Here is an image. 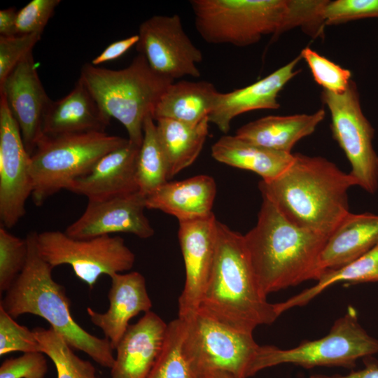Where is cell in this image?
Segmentation results:
<instances>
[{"instance_id": "obj_30", "label": "cell", "mask_w": 378, "mask_h": 378, "mask_svg": "<svg viewBox=\"0 0 378 378\" xmlns=\"http://www.w3.org/2000/svg\"><path fill=\"white\" fill-rule=\"evenodd\" d=\"M42 352L54 363L57 378H99L89 360L78 356L61 335L51 327L33 329Z\"/></svg>"}, {"instance_id": "obj_24", "label": "cell", "mask_w": 378, "mask_h": 378, "mask_svg": "<svg viewBox=\"0 0 378 378\" xmlns=\"http://www.w3.org/2000/svg\"><path fill=\"white\" fill-rule=\"evenodd\" d=\"M325 115L323 108L312 114L268 115L241 126L235 136L266 148L291 153L295 144L312 134Z\"/></svg>"}, {"instance_id": "obj_15", "label": "cell", "mask_w": 378, "mask_h": 378, "mask_svg": "<svg viewBox=\"0 0 378 378\" xmlns=\"http://www.w3.org/2000/svg\"><path fill=\"white\" fill-rule=\"evenodd\" d=\"M146 196L140 191L101 201H88L82 215L64 232L70 237L85 239L129 233L141 239L155 232L145 215Z\"/></svg>"}, {"instance_id": "obj_42", "label": "cell", "mask_w": 378, "mask_h": 378, "mask_svg": "<svg viewBox=\"0 0 378 378\" xmlns=\"http://www.w3.org/2000/svg\"><path fill=\"white\" fill-rule=\"evenodd\" d=\"M209 378H234L230 374L223 371H216L213 372Z\"/></svg>"}, {"instance_id": "obj_2", "label": "cell", "mask_w": 378, "mask_h": 378, "mask_svg": "<svg viewBox=\"0 0 378 378\" xmlns=\"http://www.w3.org/2000/svg\"><path fill=\"white\" fill-rule=\"evenodd\" d=\"M328 237L290 222L262 197L255 225L244 235L258 284L265 295L323 274L321 252Z\"/></svg>"}, {"instance_id": "obj_35", "label": "cell", "mask_w": 378, "mask_h": 378, "mask_svg": "<svg viewBox=\"0 0 378 378\" xmlns=\"http://www.w3.org/2000/svg\"><path fill=\"white\" fill-rule=\"evenodd\" d=\"M322 15L326 25L363 18H378V0L327 1Z\"/></svg>"}, {"instance_id": "obj_17", "label": "cell", "mask_w": 378, "mask_h": 378, "mask_svg": "<svg viewBox=\"0 0 378 378\" xmlns=\"http://www.w3.org/2000/svg\"><path fill=\"white\" fill-rule=\"evenodd\" d=\"M141 146L131 141L101 158L85 175L74 180L67 190L101 201L139 191L136 163Z\"/></svg>"}, {"instance_id": "obj_43", "label": "cell", "mask_w": 378, "mask_h": 378, "mask_svg": "<svg viewBox=\"0 0 378 378\" xmlns=\"http://www.w3.org/2000/svg\"><path fill=\"white\" fill-rule=\"evenodd\" d=\"M310 378H328V377L327 376H318V375H316V376H312Z\"/></svg>"}, {"instance_id": "obj_41", "label": "cell", "mask_w": 378, "mask_h": 378, "mask_svg": "<svg viewBox=\"0 0 378 378\" xmlns=\"http://www.w3.org/2000/svg\"><path fill=\"white\" fill-rule=\"evenodd\" d=\"M328 378H378V367L368 365L358 371L351 372L346 375H336Z\"/></svg>"}, {"instance_id": "obj_3", "label": "cell", "mask_w": 378, "mask_h": 378, "mask_svg": "<svg viewBox=\"0 0 378 378\" xmlns=\"http://www.w3.org/2000/svg\"><path fill=\"white\" fill-rule=\"evenodd\" d=\"M195 26L211 44L245 47L264 35L276 36L296 27L307 34L321 23L320 0H191Z\"/></svg>"}, {"instance_id": "obj_12", "label": "cell", "mask_w": 378, "mask_h": 378, "mask_svg": "<svg viewBox=\"0 0 378 378\" xmlns=\"http://www.w3.org/2000/svg\"><path fill=\"white\" fill-rule=\"evenodd\" d=\"M138 35L136 50L155 72L174 80L200 78L197 64L203 59L202 52L186 33L178 14L150 17L140 24Z\"/></svg>"}, {"instance_id": "obj_34", "label": "cell", "mask_w": 378, "mask_h": 378, "mask_svg": "<svg viewBox=\"0 0 378 378\" xmlns=\"http://www.w3.org/2000/svg\"><path fill=\"white\" fill-rule=\"evenodd\" d=\"M15 351L42 352V350L34 330L18 323L0 307V356Z\"/></svg>"}, {"instance_id": "obj_1", "label": "cell", "mask_w": 378, "mask_h": 378, "mask_svg": "<svg viewBox=\"0 0 378 378\" xmlns=\"http://www.w3.org/2000/svg\"><path fill=\"white\" fill-rule=\"evenodd\" d=\"M353 186L357 184L349 173L327 159L295 153L283 173L262 180L258 188L290 222L328 238L349 213Z\"/></svg>"}, {"instance_id": "obj_40", "label": "cell", "mask_w": 378, "mask_h": 378, "mask_svg": "<svg viewBox=\"0 0 378 378\" xmlns=\"http://www.w3.org/2000/svg\"><path fill=\"white\" fill-rule=\"evenodd\" d=\"M18 11L15 8H7L0 10V36L16 35V18Z\"/></svg>"}, {"instance_id": "obj_37", "label": "cell", "mask_w": 378, "mask_h": 378, "mask_svg": "<svg viewBox=\"0 0 378 378\" xmlns=\"http://www.w3.org/2000/svg\"><path fill=\"white\" fill-rule=\"evenodd\" d=\"M60 0H33L17 13L16 35L42 34Z\"/></svg>"}, {"instance_id": "obj_19", "label": "cell", "mask_w": 378, "mask_h": 378, "mask_svg": "<svg viewBox=\"0 0 378 378\" xmlns=\"http://www.w3.org/2000/svg\"><path fill=\"white\" fill-rule=\"evenodd\" d=\"M167 324L150 311L130 325L115 350L111 378H148L164 345Z\"/></svg>"}, {"instance_id": "obj_26", "label": "cell", "mask_w": 378, "mask_h": 378, "mask_svg": "<svg viewBox=\"0 0 378 378\" xmlns=\"http://www.w3.org/2000/svg\"><path fill=\"white\" fill-rule=\"evenodd\" d=\"M218 91L206 80H181L172 83L157 104L152 117L195 125L208 118Z\"/></svg>"}, {"instance_id": "obj_23", "label": "cell", "mask_w": 378, "mask_h": 378, "mask_svg": "<svg viewBox=\"0 0 378 378\" xmlns=\"http://www.w3.org/2000/svg\"><path fill=\"white\" fill-rule=\"evenodd\" d=\"M378 244V215L349 213L328 238L320 258L324 272L358 259Z\"/></svg>"}, {"instance_id": "obj_16", "label": "cell", "mask_w": 378, "mask_h": 378, "mask_svg": "<svg viewBox=\"0 0 378 378\" xmlns=\"http://www.w3.org/2000/svg\"><path fill=\"white\" fill-rule=\"evenodd\" d=\"M0 94L5 97L31 156L43 136V121L52 102L38 76L32 52L0 83Z\"/></svg>"}, {"instance_id": "obj_32", "label": "cell", "mask_w": 378, "mask_h": 378, "mask_svg": "<svg viewBox=\"0 0 378 378\" xmlns=\"http://www.w3.org/2000/svg\"><path fill=\"white\" fill-rule=\"evenodd\" d=\"M28 255L26 238L18 237L0 226V293H6L23 270Z\"/></svg>"}, {"instance_id": "obj_39", "label": "cell", "mask_w": 378, "mask_h": 378, "mask_svg": "<svg viewBox=\"0 0 378 378\" xmlns=\"http://www.w3.org/2000/svg\"><path fill=\"white\" fill-rule=\"evenodd\" d=\"M139 40V36L137 34L114 41L95 57L91 61V64L93 66H98L102 63L115 60L126 53L134 46H136Z\"/></svg>"}, {"instance_id": "obj_31", "label": "cell", "mask_w": 378, "mask_h": 378, "mask_svg": "<svg viewBox=\"0 0 378 378\" xmlns=\"http://www.w3.org/2000/svg\"><path fill=\"white\" fill-rule=\"evenodd\" d=\"M185 329L186 321L178 317L167 324L162 351L148 378H197L183 351Z\"/></svg>"}, {"instance_id": "obj_20", "label": "cell", "mask_w": 378, "mask_h": 378, "mask_svg": "<svg viewBox=\"0 0 378 378\" xmlns=\"http://www.w3.org/2000/svg\"><path fill=\"white\" fill-rule=\"evenodd\" d=\"M108 293L109 306L100 313L90 307L87 313L91 322L103 332L113 349L127 331L130 321L141 312H150L152 301L147 292L144 276L138 272L116 273L110 276Z\"/></svg>"}, {"instance_id": "obj_36", "label": "cell", "mask_w": 378, "mask_h": 378, "mask_svg": "<svg viewBox=\"0 0 378 378\" xmlns=\"http://www.w3.org/2000/svg\"><path fill=\"white\" fill-rule=\"evenodd\" d=\"M42 34L36 33L13 36H0V83L41 39Z\"/></svg>"}, {"instance_id": "obj_6", "label": "cell", "mask_w": 378, "mask_h": 378, "mask_svg": "<svg viewBox=\"0 0 378 378\" xmlns=\"http://www.w3.org/2000/svg\"><path fill=\"white\" fill-rule=\"evenodd\" d=\"M79 78L102 110L125 128L128 139L141 146L146 118L153 115L174 80L155 72L138 54L125 68L113 70L85 64Z\"/></svg>"}, {"instance_id": "obj_29", "label": "cell", "mask_w": 378, "mask_h": 378, "mask_svg": "<svg viewBox=\"0 0 378 378\" xmlns=\"http://www.w3.org/2000/svg\"><path fill=\"white\" fill-rule=\"evenodd\" d=\"M168 164L160 143L156 124L151 115L146 118L143 140L136 163V175L139 191L147 196L167 182Z\"/></svg>"}, {"instance_id": "obj_18", "label": "cell", "mask_w": 378, "mask_h": 378, "mask_svg": "<svg viewBox=\"0 0 378 378\" xmlns=\"http://www.w3.org/2000/svg\"><path fill=\"white\" fill-rule=\"evenodd\" d=\"M302 59L300 55L286 65L263 78L229 92H218L209 122L227 134L232 120L237 116L255 110H276L280 107L278 94L286 83L298 74L295 66Z\"/></svg>"}, {"instance_id": "obj_21", "label": "cell", "mask_w": 378, "mask_h": 378, "mask_svg": "<svg viewBox=\"0 0 378 378\" xmlns=\"http://www.w3.org/2000/svg\"><path fill=\"white\" fill-rule=\"evenodd\" d=\"M111 119L78 78L66 95L57 101L52 100L44 115L43 135L105 132Z\"/></svg>"}, {"instance_id": "obj_4", "label": "cell", "mask_w": 378, "mask_h": 378, "mask_svg": "<svg viewBox=\"0 0 378 378\" xmlns=\"http://www.w3.org/2000/svg\"><path fill=\"white\" fill-rule=\"evenodd\" d=\"M199 309L236 330L253 333L279 316L262 291L244 235L218 220L214 262Z\"/></svg>"}, {"instance_id": "obj_13", "label": "cell", "mask_w": 378, "mask_h": 378, "mask_svg": "<svg viewBox=\"0 0 378 378\" xmlns=\"http://www.w3.org/2000/svg\"><path fill=\"white\" fill-rule=\"evenodd\" d=\"M30 155L5 97L0 94V220L7 229L26 214L32 194Z\"/></svg>"}, {"instance_id": "obj_38", "label": "cell", "mask_w": 378, "mask_h": 378, "mask_svg": "<svg viewBox=\"0 0 378 378\" xmlns=\"http://www.w3.org/2000/svg\"><path fill=\"white\" fill-rule=\"evenodd\" d=\"M45 355L28 352L6 359L0 366V378H45L48 370Z\"/></svg>"}, {"instance_id": "obj_10", "label": "cell", "mask_w": 378, "mask_h": 378, "mask_svg": "<svg viewBox=\"0 0 378 378\" xmlns=\"http://www.w3.org/2000/svg\"><path fill=\"white\" fill-rule=\"evenodd\" d=\"M36 243L39 254L52 268L70 265L90 288L101 275L128 271L135 262L134 253L120 236L78 239L64 232L43 231L36 232Z\"/></svg>"}, {"instance_id": "obj_8", "label": "cell", "mask_w": 378, "mask_h": 378, "mask_svg": "<svg viewBox=\"0 0 378 378\" xmlns=\"http://www.w3.org/2000/svg\"><path fill=\"white\" fill-rule=\"evenodd\" d=\"M378 353V340L360 325L356 309L349 307L323 337L301 342L289 349L260 346L251 377L275 365L290 363L307 369L317 366L352 367L357 360Z\"/></svg>"}, {"instance_id": "obj_5", "label": "cell", "mask_w": 378, "mask_h": 378, "mask_svg": "<svg viewBox=\"0 0 378 378\" xmlns=\"http://www.w3.org/2000/svg\"><path fill=\"white\" fill-rule=\"evenodd\" d=\"M36 235V232L27 234V262L5 293L0 307L14 318L25 314L44 318L73 349L84 352L99 365L111 369L115 360L111 342L106 337L89 333L74 321L65 288L53 279V268L39 254Z\"/></svg>"}, {"instance_id": "obj_14", "label": "cell", "mask_w": 378, "mask_h": 378, "mask_svg": "<svg viewBox=\"0 0 378 378\" xmlns=\"http://www.w3.org/2000/svg\"><path fill=\"white\" fill-rule=\"evenodd\" d=\"M217 234L218 220L214 214L179 223L178 237L186 270L178 304V317L181 319H188L200 308L214 262Z\"/></svg>"}, {"instance_id": "obj_11", "label": "cell", "mask_w": 378, "mask_h": 378, "mask_svg": "<svg viewBox=\"0 0 378 378\" xmlns=\"http://www.w3.org/2000/svg\"><path fill=\"white\" fill-rule=\"evenodd\" d=\"M323 102L331 116L334 139L350 162L349 174L370 194L378 188V155L372 146L374 130L363 114L355 82L342 94L323 90Z\"/></svg>"}, {"instance_id": "obj_27", "label": "cell", "mask_w": 378, "mask_h": 378, "mask_svg": "<svg viewBox=\"0 0 378 378\" xmlns=\"http://www.w3.org/2000/svg\"><path fill=\"white\" fill-rule=\"evenodd\" d=\"M155 121L169 179L191 165L199 156L209 134V117L195 125L168 118Z\"/></svg>"}, {"instance_id": "obj_25", "label": "cell", "mask_w": 378, "mask_h": 378, "mask_svg": "<svg viewBox=\"0 0 378 378\" xmlns=\"http://www.w3.org/2000/svg\"><path fill=\"white\" fill-rule=\"evenodd\" d=\"M211 156L227 165L249 170L262 180L275 178L283 173L293 160V154L260 146L237 136H222L211 146Z\"/></svg>"}, {"instance_id": "obj_28", "label": "cell", "mask_w": 378, "mask_h": 378, "mask_svg": "<svg viewBox=\"0 0 378 378\" xmlns=\"http://www.w3.org/2000/svg\"><path fill=\"white\" fill-rule=\"evenodd\" d=\"M378 282V244L361 257L337 269L323 273L317 283L288 300L275 303L280 316L295 307L307 304L330 286L339 282Z\"/></svg>"}, {"instance_id": "obj_22", "label": "cell", "mask_w": 378, "mask_h": 378, "mask_svg": "<svg viewBox=\"0 0 378 378\" xmlns=\"http://www.w3.org/2000/svg\"><path fill=\"white\" fill-rule=\"evenodd\" d=\"M216 195L214 179L198 175L166 182L146 196V209L160 210L176 217L178 222L205 218L212 214Z\"/></svg>"}, {"instance_id": "obj_33", "label": "cell", "mask_w": 378, "mask_h": 378, "mask_svg": "<svg viewBox=\"0 0 378 378\" xmlns=\"http://www.w3.org/2000/svg\"><path fill=\"white\" fill-rule=\"evenodd\" d=\"M300 56L307 63L314 80L324 90L338 94L346 90L351 80L349 70L332 62L309 47L304 48Z\"/></svg>"}, {"instance_id": "obj_9", "label": "cell", "mask_w": 378, "mask_h": 378, "mask_svg": "<svg viewBox=\"0 0 378 378\" xmlns=\"http://www.w3.org/2000/svg\"><path fill=\"white\" fill-rule=\"evenodd\" d=\"M186 321L183 354L197 378L223 371L234 378H248L260 345L253 333L225 326L202 309Z\"/></svg>"}, {"instance_id": "obj_7", "label": "cell", "mask_w": 378, "mask_h": 378, "mask_svg": "<svg viewBox=\"0 0 378 378\" xmlns=\"http://www.w3.org/2000/svg\"><path fill=\"white\" fill-rule=\"evenodd\" d=\"M127 141L101 132L43 136L30 156L31 197L35 205L41 206L57 192L67 190L101 158Z\"/></svg>"}]
</instances>
